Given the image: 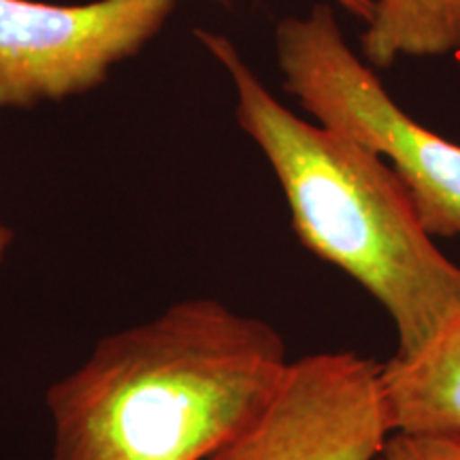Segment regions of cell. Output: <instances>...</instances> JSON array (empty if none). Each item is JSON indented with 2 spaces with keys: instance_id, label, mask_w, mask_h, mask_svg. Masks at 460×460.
Wrapping results in <instances>:
<instances>
[{
  "instance_id": "8",
  "label": "cell",
  "mask_w": 460,
  "mask_h": 460,
  "mask_svg": "<svg viewBox=\"0 0 460 460\" xmlns=\"http://www.w3.org/2000/svg\"><path fill=\"white\" fill-rule=\"evenodd\" d=\"M377 460H460V435L394 430Z\"/></svg>"
},
{
  "instance_id": "9",
  "label": "cell",
  "mask_w": 460,
  "mask_h": 460,
  "mask_svg": "<svg viewBox=\"0 0 460 460\" xmlns=\"http://www.w3.org/2000/svg\"><path fill=\"white\" fill-rule=\"evenodd\" d=\"M337 4H341V7L348 11L349 15L356 17V20L360 22H369L371 20V13H373V3L376 0H335Z\"/></svg>"
},
{
  "instance_id": "3",
  "label": "cell",
  "mask_w": 460,
  "mask_h": 460,
  "mask_svg": "<svg viewBox=\"0 0 460 460\" xmlns=\"http://www.w3.org/2000/svg\"><path fill=\"white\" fill-rule=\"evenodd\" d=\"M275 49L284 90L305 111L386 160L430 237H460V146L396 105L345 41L329 4L281 20Z\"/></svg>"
},
{
  "instance_id": "6",
  "label": "cell",
  "mask_w": 460,
  "mask_h": 460,
  "mask_svg": "<svg viewBox=\"0 0 460 460\" xmlns=\"http://www.w3.org/2000/svg\"><path fill=\"white\" fill-rule=\"evenodd\" d=\"M390 430L460 435V307L418 352L379 371Z\"/></svg>"
},
{
  "instance_id": "10",
  "label": "cell",
  "mask_w": 460,
  "mask_h": 460,
  "mask_svg": "<svg viewBox=\"0 0 460 460\" xmlns=\"http://www.w3.org/2000/svg\"><path fill=\"white\" fill-rule=\"evenodd\" d=\"M11 243H13V230L0 222V264H3L4 256H7Z\"/></svg>"
},
{
  "instance_id": "4",
  "label": "cell",
  "mask_w": 460,
  "mask_h": 460,
  "mask_svg": "<svg viewBox=\"0 0 460 460\" xmlns=\"http://www.w3.org/2000/svg\"><path fill=\"white\" fill-rule=\"evenodd\" d=\"M172 9L175 0H0V109L99 88L111 66L163 31Z\"/></svg>"
},
{
  "instance_id": "2",
  "label": "cell",
  "mask_w": 460,
  "mask_h": 460,
  "mask_svg": "<svg viewBox=\"0 0 460 460\" xmlns=\"http://www.w3.org/2000/svg\"><path fill=\"white\" fill-rule=\"evenodd\" d=\"M197 39L226 68L237 122L271 164L301 245L386 309L396 356L418 352L460 307V267L435 245L396 172L362 143L281 105L224 34Z\"/></svg>"
},
{
  "instance_id": "7",
  "label": "cell",
  "mask_w": 460,
  "mask_h": 460,
  "mask_svg": "<svg viewBox=\"0 0 460 460\" xmlns=\"http://www.w3.org/2000/svg\"><path fill=\"white\" fill-rule=\"evenodd\" d=\"M360 48L376 68L458 51L460 0H376Z\"/></svg>"
},
{
  "instance_id": "5",
  "label": "cell",
  "mask_w": 460,
  "mask_h": 460,
  "mask_svg": "<svg viewBox=\"0 0 460 460\" xmlns=\"http://www.w3.org/2000/svg\"><path fill=\"white\" fill-rule=\"evenodd\" d=\"M379 371L356 352L290 358L267 405L207 460H377L393 433Z\"/></svg>"
},
{
  "instance_id": "1",
  "label": "cell",
  "mask_w": 460,
  "mask_h": 460,
  "mask_svg": "<svg viewBox=\"0 0 460 460\" xmlns=\"http://www.w3.org/2000/svg\"><path fill=\"white\" fill-rule=\"evenodd\" d=\"M273 324L188 298L102 337L45 393L49 460H207L267 405L288 369Z\"/></svg>"
}]
</instances>
